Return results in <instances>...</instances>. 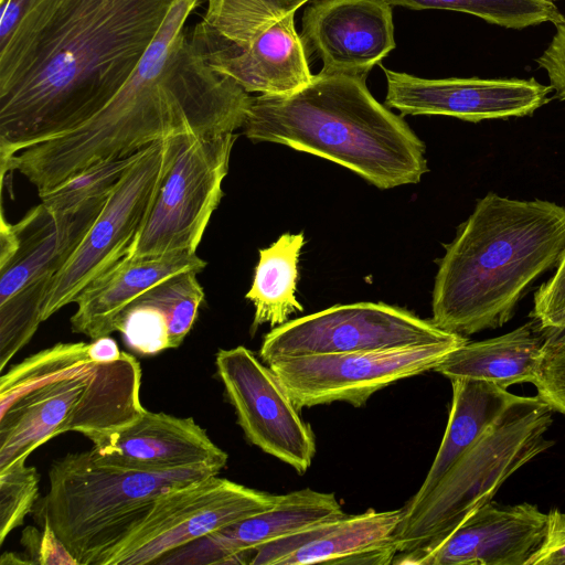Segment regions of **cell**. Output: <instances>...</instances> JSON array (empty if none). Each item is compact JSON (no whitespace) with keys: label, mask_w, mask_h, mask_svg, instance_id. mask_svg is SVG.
<instances>
[{"label":"cell","mask_w":565,"mask_h":565,"mask_svg":"<svg viewBox=\"0 0 565 565\" xmlns=\"http://www.w3.org/2000/svg\"><path fill=\"white\" fill-rule=\"evenodd\" d=\"M202 0H175L135 73L93 118L30 146L1 163L18 171L39 196L105 160L131 156L173 135L217 136L242 128L252 96L211 68L186 28Z\"/></svg>","instance_id":"6da1fadb"},{"label":"cell","mask_w":565,"mask_h":565,"mask_svg":"<svg viewBox=\"0 0 565 565\" xmlns=\"http://www.w3.org/2000/svg\"><path fill=\"white\" fill-rule=\"evenodd\" d=\"M175 0H70L0 87V162L76 129L135 73Z\"/></svg>","instance_id":"7a4b0ae2"},{"label":"cell","mask_w":565,"mask_h":565,"mask_svg":"<svg viewBox=\"0 0 565 565\" xmlns=\"http://www.w3.org/2000/svg\"><path fill=\"white\" fill-rule=\"evenodd\" d=\"M565 253V206L488 192L446 246L431 321L463 337L497 329Z\"/></svg>","instance_id":"3957f363"},{"label":"cell","mask_w":565,"mask_h":565,"mask_svg":"<svg viewBox=\"0 0 565 565\" xmlns=\"http://www.w3.org/2000/svg\"><path fill=\"white\" fill-rule=\"evenodd\" d=\"M254 142H274L345 167L379 189L418 183L425 145L371 94L366 76L320 71L301 89L252 96L243 125Z\"/></svg>","instance_id":"277c9868"},{"label":"cell","mask_w":565,"mask_h":565,"mask_svg":"<svg viewBox=\"0 0 565 565\" xmlns=\"http://www.w3.org/2000/svg\"><path fill=\"white\" fill-rule=\"evenodd\" d=\"M220 472L191 468L163 472L97 463L89 450L67 454L49 470V490L33 510L47 522L78 565H104L107 556L140 524L158 495Z\"/></svg>","instance_id":"5b68a950"},{"label":"cell","mask_w":565,"mask_h":565,"mask_svg":"<svg viewBox=\"0 0 565 565\" xmlns=\"http://www.w3.org/2000/svg\"><path fill=\"white\" fill-rule=\"evenodd\" d=\"M552 409L537 396L508 411L450 467L435 488L403 508L395 533L398 554L438 541L492 501L520 468L554 445L545 437Z\"/></svg>","instance_id":"8992f818"},{"label":"cell","mask_w":565,"mask_h":565,"mask_svg":"<svg viewBox=\"0 0 565 565\" xmlns=\"http://www.w3.org/2000/svg\"><path fill=\"white\" fill-rule=\"evenodd\" d=\"M141 367L122 352L109 363L89 362L32 391L0 415V470L26 461L53 437L76 431L89 440L136 422Z\"/></svg>","instance_id":"52a82bcc"},{"label":"cell","mask_w":565,"mask_h":565,"mask_svg":"<svg viewBox=\"0 0 565 565\" xmlns=\"http://www.w3.org/2000/svg\"><path fill=\"white\" fill-rule=\"evenodd\" d=\"M235 132L169 137L170 159L162 182L129 256L195 254L228 172Z\"/></svg>","instance_id":"ba28073f"},{"label":"cell","mask_w":565,"mask_h":565,"mask_svg":"<svg viewBox=\"0 0 565 565\" xmlns=\"http://www.w3.org/2000/svg\"><path fill=\"white\" fill-rule=\"evenodd\" d=\"M279 494L218 475L166 490L104 565L156 564L173 550L275 505Z\"/></svg>","instance_id":"9c48e42d"},{"label":"cell","mask_w":565,"mask_h":565,"mask_svg":"<svg viewBox=\"0 0 565 565\" xmlns=\"http://www.w3.org/2000/svg\"><path fill=\"white\" fill-rule=\"evenodd\" d=\"M169 159L168 137L148 146L121 178L81 244L53 277L42 321L74 302L88 284L131 254Z\"/></svg>","instance_id":"30bf717a"},{"label":"cell","mask_w":565,"mask_h":565,"mask_svg":"<svg viewBox=\"0 0 565 565\" xmlns=\"http://www.w3.org/2000/svg\"><path fill=\"white\" fill-rule=\"evenodd\" d=\"M413 312L383 302L335 305L274 328L259 356L267 364L284 356L377 351L463 340Z\"/></svg>","instance_id":"8fae6325"},{"label":"cell","mask_w":565,"mask_h":565,"mask_svg":"<svg viewBox=\"0 0 565 565\" xmlns=\"http://www.w3.org/2000/svg\"><path fill=\"white\" fill-rule=\"evenodd\" d=\"M468 339L397 349L278 358L274 371L298 409L345 402L363 406L376 392L435 367Z\"/></svg>","instance_id":"7c38bea8"},{"label":"cell","mask_w":565,"mask_h":565,"mask_svg":"<svg viewBox=\"0 0 565 565\" xmlns=\"http://www.w3.org/2000/svg\"><path fill=\"white\" fill-rule=\"evenodd\" d=\"M216 374L246 439L303 475L316 455V439L274 373L243 345L221 349Z\"/></svg>","instance_id":"4fadbf2b"},{"label":"cell","mask_w":565,"mask_h":565,"mask_svg":"<svg viewBox=\"0 0 565 565\" xmlns=\"http://www.w3.org/2000/svg\"><path fill=\"white\" fill-rule=\"evenodd\" d=\"M385 105L404 115H437L479 122L526 117L550 102L552 87L535 78H424L381 66Z\"/></svg>","instance_id":"5bb4252c"},{"label":"cell","mask_w":565,"mask_h":565,"mask_svg":"<svg viewBox=\"0 0 565 565\" xmlns=\"http://www.w3.org/2000/svg\"><path fill=\"white\" fill-rule=\"evenodd\" d=\"M108 196L64 214L53 213L40 203L17 224L7 223L2 213L0 302L17 294L45 300L53 277L81 244Z\"/></svg>","instance_id":"9a60e30c"},{"label":"cell","mask_w":565,"mask_h":565,"mask_svg":"<svg viewBox=\"0 0 565 565\" xmlns=\"http://www.w3.org/2000/svg\"><path fill=\"white\" fill-rule=\"evenodd\" d=\"M548 513L520 503L482 505L443 539L402 553L396 564L529 565L543 547Z\"/></svg>","instance_id":"2e32d148"},{"label":"cell","mask_w":565,"mask_h":565,"mask_svg":"<svg viewBox=\"0 0 565 565\" xmlns=\"http://www.w3.org/2000/svg\"><path fill=\"white\" fill-rule=\"evenodd\" d=\"M301 26L307 53L327 73L367 76L396 46L393 6L385 0H315Z\"/></svg>","instance_id":"e0dca14e"},{"label":"cell","mask_w":565,"mask_h":565,"mask_svg":"<svg viewBox=\"0 0 565 565\" xmlns=\"http://www.w3.org/2000/svg\"><path fill=\"white\" fill-rule=\"evenodd\" d=\"M90 441L89 451L97 463L129 470L206 468L220 472L228 459L192 417L147 409L136 422Z\"/></svg>","instance_id":"ac0fdd59"},{"label":"cell","mask_w":565,"mask_h":565,"mask_svg":"<svg viewBox=\"0 0 565 565\" xmlns=\"http://www.w3.org/2000/svg\"><path fill=\"white\" fill-rule=\"evenodd\" d=\"M403 515V508L369 509L319 522L259 546L249 564H392L398 554L395 533Z\"/></svg>","instance_id":"d6986e66"},{"label":"cell","mask_w":565,"mask_h":565,"mask_svg":"<svg viewBox=\"0 0 565 565\" xmlns=\"http://www.w3.org/2000/svg\"><path fill=\"white\" fill-rule=\"evenodd\" d=\"M344 514L333 493L306 488L279 494L273 508L173 550L156 564H249L259 546Z\"/></svg>","instance_id":"ffe728a7"},{"label":"cell","mask_w":565,"mask_h":565,"mask_svg":"<svg viewBox=\"0 0 565 565\" xmlns=\"http://www.w3.org/2000/svg\"><path fill=\"white\" fill-rule=\"evenodd\" d=\"M192 43L211 68L234 81L248 94L289 95L313 77L308 53L295 26V14L275 22L242 44Z\"/></svg>","instance_id":"44dd1931"},{"label":"cell","mask_w":565,"mask_h":565,"mask_svg":"<svg viewBox=\"0 0 565 565\" xmlns=\"http://www.w3.org/2000/svg\"><path fill=\"white\" fill-rule=\"evenodd\" d=\"M206 262L196 253L153 257L127 256L88 284L75 299L71 329L94 340L115 331L118 315L136 298L183 271L201 273Z\"/></svg>","instance_id":"7402d4cb"},{"label":"cell","mask_w":565,"mask_h":565,"mask_svg":"<svg viewBox=\"0 0 565 565\" xmlns=\"http://www.w3.org/2000/svg\"><path fill=\"white\" fill-rule=\"evenodd\" d=\"M198 274L188 270L161 281L118 315L114 329L131 351L154 355L181 345L204 300Z\"/></svg>","instance_id":"603a6c76"},{"label":"cell","mask_w":565,"mask_h":565,"mask_svg":"<svg viewBox=\"0 0 565 565\" xmlns=\"http://www.w3.org/2000/svg\"><path fill=\"white\" fill-rule=\"evenodd\" d=\"M545 355V340L531 320L499 337L466 342L434 371L450 381L477 380L508 388L513 384H534Z\"/></svg>","instance_id":"cb8c5ba5"},{"label":"cell","mask_w":565,"mask_h":565,"mask_svg":"<svg viewBox=\"0 0 565 565\" xmlns=\"http://www.w3.org/2000/svg\"><path fill=\"white\" fill-rule=\"evenodd\" d=\"M450 382L452 401L444 437L425 480L404 509L425 498L490 426L527 398L491 382L465 379Z\"/></svg>","instance_id":"d4e9b609"},{"label":"cell","mask_w":565,"mask_h":565,"mask_svg":"<svg viewBox=\"0 0 565 565\" xmlns=\"http://www.w3.org/2000/svg\"><path fill=\"white\" fill-rule=\"evenodd\" d=\"M305 244L302 233L282 234L269 247L259 249L254 278L245 298L255 307L250 333L264 323L278 327L303 310L296 298L298 259Z\"/></svg>","instance_id":"484cf974"},{"label":"cell","mask_w":565,"mask_h":565,"mask_svg":"<svg viewBox=\"0 0 565 565\" xmlns=\"http://www.w3.org/2000/svg\"><path fill=\"white\" fill-rule=\"evenodd\" d=\"M310 0H206L194 33L204 40L242 44Z\"/></svg>","instance_id":"4316f807"},{"label":"cell","mask_w":565,"mask_h":565,"mask_svg":"<svg viewBox=\"0 0 565 565\" xmlns=\"http://www.w3.org/2000/svg\"><path fill=\"white\" fill-rule=\"evenodd\" d=\"M70 0H4L0 15V87L8 84Z\"/></svg>","instance_id":"83f0119b"},{"label":"cell","mask_w":565,"mask_h":565,"mask_svg":"<svg viewBox=\"0 0 565 565\" xmlns=\"http://www.w3.org/2000/svg\"><path fill=\"white\" fill-rule=\"evenodd\" d=\"M86 342L56 343L11 366L0 376V415L32 391L93 362Z\"/></svg>","instance_id":"f1b7e54d"},{"label":"cell","mask_w":565,"mask_h":565,"mask_svg":"<svg viewBox=\"0 0 565 565\" xmlns=\"http://www.w3.org/2000/svg\"><path fill=\"white\" fill-rule=\"evenodd\" d=\"M412 10H448L475 15L490 24L521 30L558 24L564 15L551 0H385Z\"/></svg>","instance_id":"f546056e"},{"label":"cell","mask_w":565,"mask_h":565,"mask_svg":"<svg viewBox=\"0 0 565 565\" xmlns=\"http://www.w3.org/2000/svg\"><path fill=\"white\" fill-rule=\"evenodd\" d=\"M145 149L128 157L99 161L85 168L40 196L41 203L53 213L64 214L74 212L95 199L110 195Z\"/></svg>","instance_id":"4dcf8cb0"},{"label":"cell","mask_w":565,"mask_h":565,"mask_svg":"<svg viewBox=\"0 0 565 565\" xmlns=\"http://www.w3.org/2000/svg\"><path fill=\"white\" fill-rule=\"evenodd\" d=\"M40 475L26 461L0 470V544L20 526L39 500Z\"/></svg>","instance_id":"1f68e13d"},{"label":"cell","mask_w":565,"mask_h":565,"mask_svg":"<svg viewBox=\"0 0 565 565\" xmlns=\"http://www.w3.org/2000/svg\"><path fill=\"white\" fill-rule=\"evenodd\" d=\"M532 320L545 344L565 329V253L554 275L534 294Z\"/></svg>","instance_id":"d6a6232c"},{"label":"cell","mask_w":565,"mask_h":565,"mask_svg":"<svg viewBox=\"0 0 565 565\" xmlns=\"http://www.w3.org/2000/svg\"><path fill=\"white\" fill-rule=\"evenodd\" d=\"M40 526L42 531L28 526L22 532L21 543L28 558L39 565H78L52 526L47 522Z\"/></svg>","instance_id":"836d02e7"},{"label":"cell","mask_w":565,"mask_h":565,"mask_svg":"<svg viewBox=\"0 0 565 565\" xmlns=\"http://www.w3.org/2000/svg\"><path fill=\"white\" fill-rule=\"evenodd\" d=\"M533 385L543 403L565 416V345L546 353Z\"/></svg>","instance_id":"e575fe53"},{"label":"cell","mask_w":565,"mask_h":565,"mask_svg":"<svg viewBox=\"0 0 565 565\" xmlns=\"http://www.w3.org/2000/svg\"><path fill=\"white\" fill-rule=\"evenodd\" d=\"M555 26L550 44L536 62L546 73L556 97L565 102V15Z\"/></svg>","instance_id":"d590c367"},{"label":"cell","mask_w":565,"mask_h":565,"mask_svg":"<svg viewBox=\"0 0 565 565\" xmlns=\"http://www.w3.org/2000/svg\"><path fill=\"white\" fill-rule=\"evenodd\" d=\"M548 515L547 539L529 565H565V513L554 509Z\"/></svg>","instance_id":"8d00e7d4"},{"label":"cell","mask_w":565,"mask_h":565,"mask_svg":"<svg viewBox=\"0 0 565 565\" xmlns=\"http://www.w3.org/2000/svg\"><path fill=\"white\" fill-rule=\"evenodd\" d=\"M89 359L94 363H109L121 358L122 351L119 350L117 342L109 335L94 339L87 345Z\"/></svg>","instance_id":"74e56055"},{"label":"cell","mask_w":565,"mask_h":565,"mask_svg":"<svg viewBox=\"0 0 565 565\" xmlns=\"http://www.w3.org/2000/svg\"><path fill=\"white\" fill-rule=\"evenodd\" d=\"M11 564H26L31 565L33 564L28 556L20 555L13 552H6L0 557V565H11Z\"/></svg>","instance_id":"f35d334b"},{"label":"cell","mask_w":565,"mask_h":565,"mask_svg":"<svg viewBox=\"0 0 565 565\" xmlns=\"http://www.w3.org/2000/svg\"><path fill=\"white\" fill-rule=\"evenodd\" d=\"M565 345V329L545 344L546 352L554 351Z\"/></svg>","instance_id":"ab89813d"},{"label":"cell","mask_w":565,"mask_h":565,"mask_svg":"<svg viewBox=\"0 0 565 565\" xmlns=\"http://www.w3.org/2000/svg\"><path fill=\"white\" fill-rule=\"evenodd\" d=\"M2 1H4V0H0V2H2Z\"/></svg>","instance_id":"60d3db41"},{"label":"cell","mask_w":565,"mask_h":565,"mask_svg":"<svg viewBox=\"0 0 565 565\" xmlns=\"http://www.w3.org/2000/svg\"><path fill=\"white\" fill-rule=\"evenodd\" d=\"M551 1H553V0H551Z\"/></svg>","instance_id":"b9f144b4"}]
</instances>
